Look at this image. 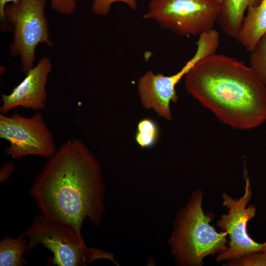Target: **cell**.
I'll list each match as a JSON object with an SVG mask.
<instances>
[{
    "mask_svg": "<svg viewBox=\"0 0 266 266\" xmlns=\"http://www.w3.org/2000/svg\"><path fill=\"white\" fill-rule=\"evenodd\" d=\"M105 194L100 164L77 138L61 145L30 190L40 215L71 226L81 236L86 220L100 225L105 209Z\"/></svg>",
    "mask_w": 266,
    "mask_h": 266,
    "instance_id": "1",
    "label": "cell"
},
{
    "mask_svg": "<svg viewBox=\"0 0 266 266\" xmlns=\"http://www.w3.org/2000/svg\"><path fill=\"white\" fill-rule=\"evenodd\" d=\"M184 77L188 93L224 124L246 130L266 121V87L243 62L215 53Z\"/></svg>",
    "mask_w": 266,
    "mask_h": 266,
    "instance_id": "2",
    "label": "cell"
},
{
    "mask_svg": "<svg viewBox=\"0 0 266 266\" xmlns=\"http://www.w3.org/2000/svg\"><path fill=\"white\" fill-rule=\"evenodd\" d=\"M201 190L195 191L187 204L178 212L167 245L180 266H200L203 259L226 251L228 234L218 233L210 223L212 215L205 214Z\"/></svg>",
    "mask_w": 266,
    "mask_h": 266,
    "instance_id": "3",
    "label": "cell"
},
{
    "mask_svg": "<svg viewBox=\"0 0 266 266\" xmlns=\"http://www.w3.org/2000/svg\"><path fill=\"white\" fill-rule=\"evenodd\" d=\"M22 235L28 239L27 252L41 244L53 254L54 265L82 266L100 259H108L116 264L113 254L88 248L83 236L71 226L51 221L40 214L33 218Z\"/></svg>",
    "mask_w": 266,
    "mask_h": 266,
    "instance_id": "4",
    "label": "cell"
},
{
    "mask_svg": "<svg viewBox=\"0 0 266 266\" xmlns=\"http://www.w3.org/2000/svg\"><path fill=\"white\" fill-rule=\"evenodd\" d=\"M46 3L45 0H21L5 7V19L13 31L10 54L20 57L25 74L34 66L37 46L41 43L54 45L45 16Z\"/></svg>",
    "mask_w": 266,
    "mask_h": 266,
    "instance_id": "5",
    "label": "cell"
},
{
    "mask_svg": "<svg viewBox=\"0 0 266 266\" xmlns=\"http://www.w3.org/2000/svg\"><path fill=\"white\" fill-rule=\"evenodd\" d=\"M221 10L211 0H151L143 18L180 36L200 35L212 29Z\"/></svg>",
    "mask_w": 266,
    "mask_h": 266,
    "instance_id": "6",
    "label": "cell"
},
{
    "mask_svg": "<svg viewBox=\"0 0 266 266\" xmlns=\"http://www.w3.org/2000/svg\"><path fill=\"white\" fill-rule=\"evenodd\" d=\"M220 40L213 33L207 32L200 35L194 55L177 73L166 76L155 74L149 70L139 79L138 92L142 105L153 109L162 118L171 120L170 102H176L178 98L175 89L180 80L201 60L216 53Z\"/></svg>",
    "mask_w": 266,
    "mask_h": 266,
    "instance_id": "7",
    "label": "cell"
},
{
    "mask_svg": "<svg viewBox=\"0 0 266 266\" xmlns=\"http://www.w3.org/2000/svg\"><path fill=\"white\" fill-rule=\"evenodd\" d=\"M0 137L8 142L6 154L16 160L29 155L49 158L57 151L52 133L40 112L32 117L0 114Z\"/></svg>",
    "mask_w": 266,
    "mask_h": 266,
    "instance_id": "8",
    "label": "cell"
},
{
    "mask_svg": "<svg viewBox=\"0 0 266 266\" xmlns=\"http://www.w3.org/2000/svg\"><path fill=\"white\" fill-rule=\"evenodd\" d=\"M245 192L240 199H233L223 193V204L229 209L227 214L222 215L217 226L229 236L228 249L218 254L216 260H231L249 254L262 252L263 243L256 242L250 237L247 230L248 222L256 213L255 206L247 204L252 199V192L248 177L245 179Z\"/></svg>",
    "mask_w": 266,
    "mask_h": 266,
    "instance_id": "9",
    "label": "cell"
},
{
    "mask_svg": "<svg viewBox=\"0 0 266 266\" xmlns=\"http://www.w3.org/2000/svg\"><path fill=\"white\" fill-rule=\"evenodd\" d=\"M52 66L48 57H42L10 94H1L0 113L6 114L19 107L35 110L43 109L46 105V87Z\"/></svg>",
    "mask_w": 266,
    "mask_h": 266,
    "instance_id": "10",
    "label": "cell"
},
{
    "mask_svg": "<svg viewBox=\"0 0 266 266\" xmlns=\"http://www.w3.org/2000/svg\"><path fill=\"white\" fill-rule=\"evenodd\" d=\"M266 33V0L247 10L236 39L247 51L251 52Z\"/></svg>",
    "mask_w": 266,
    "mask_h": 266,
    "instance_id": "11",
    "label": "cell"
},
{
    "mask_svg": "<svg viewBox=\"0 0 266 266\" xmlns=\"http://www.w3.org/2000/svg\"><path fill=\"white\" fill-rule=\"evenodd\" d=\"M262 0H222L217 21L226 34L236 38L241 27L245 11L259 4Z\"/></svg>",
    "mask_w": 266,
    "mask_h": 266,
    "instance_id": "12",
    "label": "cell"
},
{
    "mask_svg": "<svg viewBox=\"0 0 266 266\" xmlns=\"http://www.w3.org/2000/svg\"><path fill=\"white\" fill-rule=\"evenodd\" d=\"M28 239L22 234L14 238L7 236L0 242V266H21L26 265L24 254L27 252Z\"/></svg>",
    "mask_w": 266,
    "mask_h": 266,
    "instance_id": "13",
    "label": "cell"
},
{
    "mask_svg": "<svg viewBox=\"0 0 266 266\" xmlns=\"http://www.w3.org/2000/svg\"><path fill=\"white\" fill-rule=\"evenodd\" d=\"M250 52V66L266 87V33Z\"/></svg>",
    "mask_w": 266,
    "mask_h": 266,
    "instance_id": "14",
    "label": "cell"
},
{
    "mask_svg": "<svg viewBox=\"0 0 266 266\" xmlns=\"http://www.w3.org/2000/svg\"><path fill=\"white\" fill-rule=\"evenodd\" d=\"M225 266H266V254L263 252L252 253L238 258L231 260Z\"/></svg>",
    "mask_w": 266,
    "mask_h": 266,
    "instance_id": "15",
    "label": "cell"
},
{
    "mask_svg": "<svg viewBox=\"0 0 266 266\" xmlns=\"http://www.w3.org/2000/svg\"><path fill=\"white\" fill-rule=\"evenodd\" d=\"M118 2L126 4L133 10L137 9V0H94L91 9L97 15L105 16L109 12L112 5Z\"/></svg>",
    "mask_w": 266,
    "mask_h": 266,
    "instance_id": "16",
    "label": "cell"
},
{
    "mask_svg": "<svg viewBox=\"0 0 266 266\" xmlns=\"http://www.w3.org/2000/svg\"><path fill=\"white\" fill-rule=\"evenodd\" d=\"M51 6L57 12L66 15L72 14L75 10L76 0H50Z\"/></svg>",
    "mask_w": 266,
    "mask_h": 266,
    "instance_id": "17",
    "label": "cell"
},
{
    "mask_svg": "<svg viewBox=\"0 0 266 266\" xmlns=\"http://www.w3.org/2000/svg\"><path fill=\"white\" fill-rule=\"evenodd\" d=\"M137 130V132L159 136V129L158 125L154 120L149 118H144L138 123Z\"/></svg>",
    "mask_w": 266,
    "mask_h": 266,
    "instance_id": "18",
    "label": "cell"
},
{
    "mask_svg": "<svg viewBox=\"0 0 266 266\" xmlns=\"http://www.w3.org/2000/svg\"><path fill=\"white\" fill-rule=\"evenodd\" d=\"M159 136L153 134L137 132L135 136L136 142L142 148H149L156 143Z\"/></svg>",
    "mask_w": 266,
    "mask_h": 266,
    "instance_id": "19",
    "label": "cell"
},
{
    "mask_svg": "<svg viewBox=\"0 0 266 266\" xmlns=\"http://www.w3.org/2000/svg\"><path fill=\"white\" fill-rule=\"evenodd\" d=\"M21 0H0V29L3 32H6L9 29V26L7 23L4 16V9L6 5L9 2L17 4Z\"/></svg>",
    "mask_w": 266,
    "mask_h": 266,
    "instance_id": "20",
    "label": "cell"
},
{
    "mask_svg": "<svg viewBox=\"0 0 266 266\" xmlns=\"http://www.w3.org/2000/svg\"><path fill=\"white\" fill-rule=\"evenodd\" d=\"M13 170L14 165L13 164L9 163L3 165L0 171V182H5L12 173Z\"/></svg>",
    "mask_w": 266,
    "mask_h": 266,
    "instance_id": "21",
    "label": "cell"
},
{
    "mask_svg": "<svg viewBox=\"0 0 266 266\" xmlns=\"http://www.w3.org/2000/svg\"><path fill=\"white\" fill-rule=\"evenodd\" d=\"M262 252L266 254V240L265 242L263 243Z\"/></svg>",
    "mask_w": 266,
    "mask_h": 266,
    "instance_id": "22",
    "label": "cell"
},
{
    "mask_svg": "<svg viewBox=\"0 0 266 266\" xmlns=\"http://www.w3.org/2000/svg\"><path fill=\"white\" fill-rule=\"evenodd\" d=\"M212 0L213 1L217 3H218V4H221L222 3V0Z\"/></svg>",
    "mask_w": 266,
    "mask_h": 266,
    "instance_id": "23",
    "label": "cell"
}]
</instances>
